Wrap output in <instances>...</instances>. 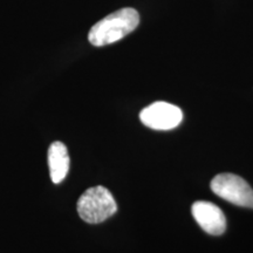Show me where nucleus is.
<instances>
[{
  "mask_svg": "<svg viewBox=\"0 0 253 253\" xmlns=\"http://www.w3.org/2000/svg\"><path fill=\"white\" fill-rule=\"evenodd\" d=\"M191 212L198 225L209 235L220 236L225 232L226 217L216 204L205 201L195 202Z\"/></svg>",
  "mask_w": 253,
  "mask_h": 253,
  "instance_id": "nucleus-5",
  "label": "nucleus"
},
{
  "mask_svg": "<svg viewBox=\"0 0 253 253\" xmlns=\"http://www.w3.org/2000/svg\"><path fill=\"white\" fill-rule=\"evenodd\" d=\"M211 190L218 197L237 207L253 209V189L235 173H219L211 181Z\"/></svg>",
  "mask_w": 253,
  "mask_h": 253,
  "instance_id": "nucleus-3",
  "label": "nucleus"
},
{
  "mask_svg": "<svg viewBox=\"0 0 253 253\" xmlns=\"http://www.w3.org/2000/svg\"><path fill=\"white\" fill-rule=\"evenodd\" d=\"M140 120L145 126L155 130H171L181 125L183 113L175 104L157 101L141 110Z\"/></svg>",
  "mask_w": 253,
  "mask_h": 253,
  "instance_id": "nucleus-4",
  "label": "nucleus"
},
{
  "mask_svg": "<svg viewBox=\"0 0 253 253\" xmlns=\"http://www.w3.org/2000/svg\"><path fill=\"white\" fill-rule=\"evenodd\" d=\"M77 210L84 221L88 224H99L116 213L118 204L108 189L97 185L87 189L80 196Z\"/></svg>",
  "mask_w": 253,
  "mask_h": 253,
  "instance_id": "nucleus-2",
  "label": "nucleus"
},
{
  "mask_svg": "<svg viewBox=\"0 0 253 253\" xmlns=\"http://www.w3.org/2000/svg\"><path fill=\"white\" fill-rule=\"evenodd\" d=\"M47 161H48L50 179L54 184H59L67 176L69 164H71L68 149L65 143L60 141L53 142L48 148Z\"/></svg>",
  "mask_w": 253,
  "mask_h": 253,
  "instance_id": "nucleus-6",
  "label": "nucleus"
},
{
  "mask_svg": "<svg viewBox=\"0 0 253 253\" xmlns=\"http://www.w3.org/2000/svg\"><path fill=\"white\" fill-rule=\"evenodd\" d=\"M138 24L140 14L136 9L121 8L95 24L88 33V40L95 47L110 45L135 31Z\"/></svg>",
  "mask_w": 253,
  "mask_h": 253,
  "instance_id": "nucleus-1",
  "label": "nucleus"
}]
</instances>
